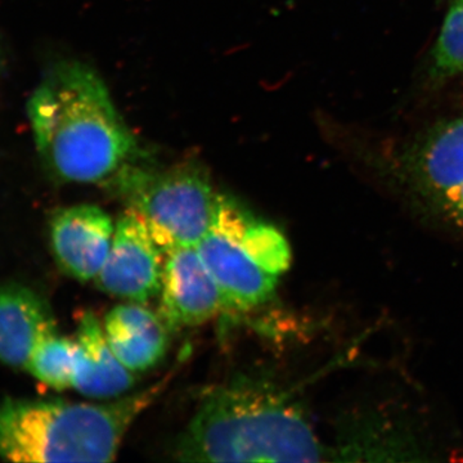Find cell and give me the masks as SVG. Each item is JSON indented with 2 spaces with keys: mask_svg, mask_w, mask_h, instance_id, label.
<instances>
[{
  "mask_svg": "<svg viewBox=\"0 0 463 463\" xmlns=\"http://www.w3.org/2000/svg\"><path fill=\"white\" fill-rule=\"evenodd\" d=\"M27 115L43 165L57 181L109 187L143 160L99 72L78 61L52 66Z\"/></svg>",
  "mask_w": 463,
  "mask_h": 463,
  "instance_id": "obj_1",
  "label": "cell"
},
{
  "mask_svg": "<svg viewBox=\"0 0 463 463\" xmlns=\"http://www.w3.org/2000/svg\"><path fill=\"white\" fill-rule=\"evenodd\" d=\"M174 453L183 462H318L326 450L281 392L242 380L207 392Z\"/></svg>",
  "mask_w": 463,
  "mask_h": 463,
  "instance_id": "obj_2",
  "label": "cell"
},
{
  "mask_svg": "<svg viewBox=\"0 0 463 463\" xmlns=\"http://www.w3.org/2000/svg\"><path fill=\"white\" fill-rule=\"evenodd\" d=\"M169 379L109 403L0 401V456L16 462H111L127 431Z\"/></svg>",
  "mask_w": 463,
  "mask_h": 463,
  "instance_id": "obj_3",
  "label": "cell"
},
{
  "mask_svg": "<svg viewBox=\"0 0 463 463\" xmlns=\"http://www.w3.org/2000/svg\"><path fill=\"white\" fill-rule=\"evenodd\" d=\"M108 188L145 219L164 252L199 245L214 223L222 196L205 167L194 161L154 167L142 160Z\"/></svg>",
  "mask_w": 463,
  "mask_h": 463,
  "instance_id": "obj_4",
  "label": "cell"
},
{
  "mask_svg": "<svg viewBox=\"0 0 463 463\" xmlns=\"http://www.w3.org/2000/svg\"><path fill=\"white\" fill-rule=\"evenodd\" d=\"M165 252L138 213L127 209L115 224L111 249L97 276V288L109 297L147 303L163 285Z\"/></svg>",
  "mask_w": 463,
  "mask_h": 463,
  "instance_id": "obj_5",
  "label": "cell"
},
{
  "mask_svg": "<svg viewBox=\"0 0 463 463\" xmlns=\"http://www.w3.org/2000/svg\"><path fill=\"white\" fill-rule=\"evenodd\" d=\"M157 315L170 331L194 327L224 310L221 289L196 246H176L165 252Z\"/></svg>",
  "mask_w": 463,
  "mask_h": 463,
  "instance_id": "obj_6",
  "label": "cell"
},
{
  "mask_svg": "<svg viewBox=\"0 0 463 463\" xmlns=\"http://www.w3.org/2000/svg\"><path fill=\"white\" fill-rule=\"evenodd\" d=\"M196 248L221 289L224 309H254L273 298L279 277L264 269L221 224L214 222Z\"/></svg>",
  "mask_w": 463,
  "mask_h": 463,
  "instance_id": "obj_7",
  "label": "cell"
},
{
  "mask_svg": "<svg viewBox=\"0 0 463 463\" xmlns=\"http://www.w3.org/2000/svg\"><path fill=\"white\" fill-rule=\"evenodd\" d=\"M115 224L96 205L57 210L51 219V248L62 272L80 282L94 281L111 249Z\"/></svg>",
  "mask_w": 463,
  "mask_h": 463,
  "instance_id": "obj_8",
  "label": "cell"
},
{
  "mask_svg": "<svg viewBox=\"0 0 463 463\" xmlns=\"http://www.w3.org/2000/svg\"><path fill=\"white\" fill-rule=\"evenodd\" d=\"M408 181L435 206L463 184V116L432 128L403 158Z\"/></svg>",
  "mask_w": 463,
  "mask_h": 463,
  "instance_id": "obj_9",
  "label": "cell"
},
{
  "mask_svg": "<svg viewBox=\"0 0 463 463\" xmlns=\"http://www.w3.org/2000/svg\"><path fill=\"white\" fill-rule=\"evenodd\" d=\"M57 331L47 301L26 286H0V362L25 370L39 341Z\"/></svg>",
  "mask_w": 463,
  "mask_h": 463,
  "instance_id": "obj_10",
  "label": "cell"
},
{
  "mask_svg": "<svg viewBox=\"0 0 463 463\" xmlns=\"http://www.w3.org/2000/svg\"><path fill=\"white\" fill-rule=\"evenodd\" d=\"M103 330L116 358L134 373L154 368L169 349V328L141 303L127 301L112 307Z\"/></svg>",
  "mask_w": 463,
  "mask_h": 463,
  "instance_id": "obj_11",
  "label": "cell"
},
{
  "mask_svg": "<svg viewBox=\"0 0 463 463\" xmlns=\"http://www.w3.org/2000/svg\"><path fill=\"white\" fill-rule=\"evenodd\" d=\"M72 388L87 398H118L133 388L136 376L114 354L103 325L91 312L79 319Z\"/></svg>",
  "mask_w": 463,
  "mask_h": 463,
  "instance_id": "obj_12",
  "label": "cell"
},
{
  "mask_svg": "<svg viewBox=\"0 0 463 463\" xmlns=\"http://www.w3.org/2000/svg\"><path fill=\"white\" fill-rule=\"evenodd\" d=\"M75 352V339L52 332L33 349L26 371L48 388L58 392L72 388Z\"/></svg>",
  "mask_w": 463,
  "mask_h": 463,
  "instance_id": "obj_13",
  "label": "cell"
},
{
  "mask_svg": "<svg viewBox=\"0 0 463 463\" xmlns=\"http://www.w3.org/2000/svg\"><path fill=\"white\" fill-rule=\"evenodd\" d=\"M463 72V0H456L444 18L432 50V74L449 78Z\"/></svg>",
  "mask_w": 463,
  "mask_h": 463,
  "instance_id": "obj_14",
  "label": "cell"
},
{
  "mask_svg": "<svg viewBox=\"0 0 463 463\" xmlns=\"http://www.w3.org/2000/svg\"><path fill=\"white\" fill-rule=\"evenodd\" d=\"M453 223L463 228V184L449 192L437 205Z\"/></svg>",
  "mask_w": 463,
  "mask_h": 463,
  "instance_id": "obj_15",
  "label": "cell"
},
{
  "mask_svg": "<svg viewBox=\"0 0 463 463\" xmlns=\"http://www.w3.org/2000/svg\"><path fill=\"white\" fill-rule=\"evenodd\" d=\"M0 69H2V52H0Z\"/></svg>",
  "mask_w": 463,
  "mask_h": 463,
  "instance_id": "obj_16",
  "label": "cell"
}]
</instances>
